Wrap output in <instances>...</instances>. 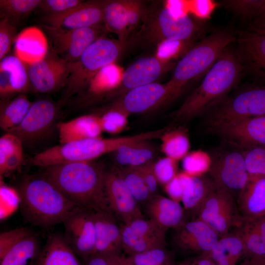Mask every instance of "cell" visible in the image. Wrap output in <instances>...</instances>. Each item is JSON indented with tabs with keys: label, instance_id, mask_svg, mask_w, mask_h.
Returning <instances> with one entry per match:
<instances>
[{
	"label": "cell",
	"instance_id": "cell-1",
	"mask_svg": "<svg viewBox=\"0 0 265 265\" xmlns=\"http://www.w3.org/2000/svg\"><path fill=\"white\" fill-rule=\"evenodd\" d=\"M42 168L41 176L72 202L89 211L110 212L105 186L106 169L102 163L92 160Z\"/></svg>",
	"mask_w": 265,
	"mask_h": 265
},
{
	"label": "cell",
	"instance_id": "cell-2",
	"mask_svg": "<svg viewBox=\"0 0 265 265\" xmlns=\"http://www.w3.org/2000/svg\"><path fill=\"white\" fill-rule=\"evenodd\" d=\"M17 190L23 217L32 226L50 228L63 223L73 214L85 209L67 198L42 176H24Z\"/></svg>",
	"mask_w": 265,
	"mask_h": 265
},
{
	"label": "cell",
	"instance_id": "cell-3",
	"mask_svg": "<svg viewBox=\"0 0 265 265\" xmlns=\"http://www.w3.org/2000/svg\"><path fill=\"white\" fill-rule=\"evenodd\" d=\"M243 69L235 51L227 48L204 76L199 86L172 114L178 122L191 120L208 112L238 84Z\"/></svg>",
	"mask_w": 265,
	"mask_h": 265
},
{
	"label": "cell",
	"instance_id": "cell-4",
	"mask_svg": "<svg viewBox=\"0 0 265 265\" xmlns=\"http://www.w3.org/2000/svg\"><path fill=\"white\" fill-rule=\"evenodd\" d=\"M205 30L203 23L184 13L176 15L169 6L158 4L147 7L140 26L128 43L129 46L158 45L166 41L196 40Z\"/></svg>",
	"mask_w": 265,
	"mask_h": 265
},
{
	"label": "cell",
	"instance_id": "cell-5",
	"mask_svg": "<svg viewBox=\"0 0 265 265\" xmlns=\"http://www.w3.org/2000/svg\"><path fill=\"white\" fill-rule=\"evenodd\" d=\"M236 36L223 30L214 31L196 43L175 65L166 82L177 99L188 82L204 76Z\"/></svg>",
	"mask_w": 265,
	"mask_h": 265
},
{
	"label": "cell",
	"instance_id": "cell-6",
	"mask_svg": "<svg viewBox=\"0 0 265 265\" xmlns=\"http://www.w3.org/2000/svg\"><path fill=\"white\" fill-rule=\"evenodd\" d=\"M128 48L127 42L105 36L94 42L78 60L69 63L70 74L59 104L81 94L98 73L114 64Z\"/></svg>",
	"mask_w": 265,
	"mask_h": 265
},
{
	"label": "cell",
	"instance_id": "cell-7",
	"mask_svg": "<svg viewBox=\"0 0 265 265\" xmlns=\"http://www.w3.org/2000/svg\"><path fill=\"white\" fill-rule=\"evenodd\" d=\"M137 140L136 136L132 135L108 138L100 137L59 144L36 154L30 159L29 164L42 168L65 163L92 161Z\"/></svg>",
	"mask_w": 265,
	"mask_h": 265
},
{
	"label": "cell",
	"instance_id": "cell-8",
	"mask_svg": "<svg viewBox=\"0 0 265 265\" xmlns=\"http://www.w3.org/2000/svg\"><path fill=\"white\" fill-rule=\"evenodd\" d=\"M208 112L210 121H230L265 115V85L256 84L226 97Z\"/></svg>",
	"mask_w": 265,
	"mask_h": 265
},
{
	"label": "cell",
	"instance_id": "cell-9",
	"mask_svg": "<svg viewBox=\"0 0 265 265\" xmlns=\"http://www.w3.org/2000/svg\"><path fill=\"white\" fill-rule=\"evenodd\" d=\"M195 218L212 228L221 237L238 228L243 222L236 198L231 193L217 188L205 199Z\"/></svg>",
	"mask_w": 265,
	"mask_h": 265
},
{
	"label": "cell",
	"instance_id": "cell-10",
	"mask_svg": "<svg viewBox=\"0 0 265 265\" xmlns=\"http://www.w3.org/2000/svg\"><path fill=\"white\" fill-rule=\"evenodd\" d=\"M42 26L50 49L68 63L78 60L91 44L108 31L105 26L70 30Z\"/></svg>",
	"mask_w": 265,
	"mask_h": 265
},
{
	"label": "cell",
	"instance_id": "cell-11",
	"mask_svg": "<svg viewBox=\"0 0 265 265\" xmlns=\"http://www.w3.org/2000/svg\"><path fill=\"white\" fill-rule=\"evenodd\" d=\"M60 104L48 99L33 102L22 122L6 132L15 135L23 146H33L46 138L55 125Z\"/></svg>",
	"mask_w": 265,
	"mask_h": 265
},
{
	"label": "cell",
	"instance_id": "cell-12",
	"mask_svg": "<svg viewBox=\"0 0 265 265\" xmlns=\"http://www.w3.org/2000/svg\"><path fill=\"white\" fill-rule=\"evenodd\" d=\"M175 99L167 83L155 82L134 88L107 106L130 115L156 110Z\"/></svg>",
	"mask_w": 265,
	"mask_h": 265
},
{
	"label": "cell",
	"instance_id": "cell-13",
	"mask_svg": "<svg viewBox=\"0 0 265 265\" xmlns=\"http://www.w3.org/2000/svg\"><path fill=\"white\" fill-rule=\"evenodd\" d=\"M27 65L32 89L40 93H51L64 88L70 74V63L51 49L42 59Z\"/></svg>",
	"mask_w": 265,
	"mask_h": 265
},
{
	"label": "cell",
	"instance_id": "cell-14",
	"mask_svg": "<svg viewBox=\"0 0 265 265\" xmlns=\"http://www.w3.org/2000/svg\"><path fill=\"white\" fill-rule=\"evenodd\" d=\"M146 6L136 0H107L104 8V26L115 33L118 40L128 42L133 30L141 24Z\"/></svg>",
	"mask_w": 265,
	"mask_h": 265
},
{
	"label": "cell",
	"instance_id": "cell-15",
	"mask_svg": "<svg viewBox=\"0 0 265 265\" xmlns=\"http://www.w3.org/2000/svg\"><path fill=\"white\" fill-rule=\"evenodd\" d=\"M212 132L249 150L265 147V115L230 121H209Z\"/></svg>",
	"mask_w": 265,
	"mask_h": 265
},
{
	"label": "cell",
	"instance_id": "cell-16",
	"mask_svg": "<svg viewBox=\"0 0 265 265\" xmlns=\"http://www.w3.org/2000/svg\"><path fill=\"white\" fill-rule=\"evenodd\" d=\"M217 189L227 191L236 198L246 185L249 174L243 153H226L212 159L209 171Z\"/></svg>",
	"mask_w": 265,
	"mask_h": 265
},
{
	"label": "cell",
	"instance_id": "cell-17",
	"mask_svg": "<svg viewBox=\"0 0 265 265\" xmlns=\"http://www.w3.org/2000/svg\"><path fill=\"white\" fill-rule=\"evenodd\" d=\"M175 66V63L171 60L159 56L139 58L125 70L109 100L119 98L134 88L155 82L159 77Z\"/></svg>",
	"mask_w": 265,
	"mask_h": 265
},
{
	"label": "cell",
	"instance_id": "cell-18",
	"mask_svg": "<svg viewBox=\"0 0 265 265\" xmlns=\"http://www.w3.org/2000/svg\"><path fill=\"white\" fill-rule=\"evenodd\" d=\"M166 231L144 217L121 223L122 248L127 255L165 247Z\"/></svg>",
	"mask_w": 265,
	"mask_h": 265
},
{
	"label": "cell",
	"instance_id": "cell-19",
	"mask_svg": "<svg viewBox=\"0 0 265 265\" xmlns=\"http://www.w3.org/2000/svg\"><path fill=\"white\" fill-rule=\"evenodd\" d=\"M106 0L82 1L77 6L57 14L44 15L43 26L62 29L105 26L104 12Z\"/></svg>",
	"mask_w": 265,
	"mask_h": 265
},
{
	"label": "cell",
	"instance_id": "cell-20",
	"mask_svg": "<svg viewBox=\"0 0 265 265\" xmlns=\"http://www.w3.org/2000/svg\"><path fill=\"white\" fill-rule=\"evenodd\" d=\"M175 230L173 244L178 250L186 254H209L220 238L212 228L198 218L186 220Z\"/></svg>",
	"mask_w": 265,
	"mask_h": 265
},
{
	"label": "cell",
	"instance_id": "cell-21",
	"mask_svg": "<svg viewBox=\"0 0 265 265\" xmlns=\"http://www.w3.org/2000/svg\"><path fill=\"white\" fill-rule=\"evenodd\" d=\"M105 186L109 210L121 223L144 217L139 203L115 168L106 170Z\"/></svg>",
	"mask_w": 265,
	"mask_h": 265
},
{
	"label": "cell",
	"instance_id": "cell-22",
	"mask_svg": "<svg viewBox=\"0 0 265 265\" xmlns=\"http://www.w3.org/2000/svg\"><path fill=\"white\" fill-rule=\"evenodd\" d=\"M63 238L81 260L95 254L96 232L92 212L82 209L64 222Z\"/></svg>",
	"mask_w": 265,
	"mask_h": 265
},
{
	"label": "cell",
	"instance_id": "cell-23",
	"mask_svg": "<svg viewBox=\"0 0 265 265\" xmlns=\"http://www.w3.org/2000/svg\"><path fill=\"white\" fill-rule=\"evenodd\" d=\"M235 52L244 72L257 84L265 85V34L252 31L238 33Z\"/></svg>",
	"mask_w": 265,
	"mask_h": 265
},
{
	"label": "cell",
	"instance_id": "cell-24",
	"mask_svg": "<svg viewBox=\"0 0 265 265\" xmlns=\"http://www.w3.org/2000/svg\"><path fill=\"white\" fill-rule=\"evenodd\" d=\"M0 60L1 100L26 94L32 90L26 63L15 54L6 55Z\"/></svg>",
	"mask_w": 265,
	"mask_h": 265
},
{
	"label": "cell",
	"instance_id": "cell-25",
	"mask_svg": "<svg viewBox=\"0 0 265 265\" xmlns=\"http://www.w3.org/2000/svg\"><path fill=\"white\" fill-rule=\"evenodd\" d=\"M96 232L95 254H119L122 250L121 224L111 212L91 211Z\"/></svg>",
	"mask_w": 265,
	"mask_h": 265
},
{
	"label": "cell",
	"instance_id": "cell-26",
	"mask_svg": "<svg viewBox=\"0 0 265 265\" xmlns=\"http://www.w3.org/2000/svg\"><path fill=\"white\" fill-rule=\"evenodd\" d=\"M244 220L265 215V176L249 174L248 182L236 198Z\"/></svg>",
	"mask_w": 265,
	"mask_h": 265
},
{
	"label": "cell",
	"instance_id": "cell-27",
	"mask_svg": "<svg viewBox=\"0 0 265 265\" xmlns=\"http://www.w3.org/2000/svg\"><path fill=\"white\" fill-rule=\"evenodd\" d=\"M145 204L148 218L166 231L176 229L186 221L183 207L169 197L155 194Z\"/></svg>",
	"mask_w": 265,
	"mask_h": 265
},
{
	"label": "cell",
	"instance_id": "cell-28",
	"mask_svg": "<svg viewBox=\"0 0 265 265\" xmlns=\"http://www.w3.org/2000/svg\"><path fill=\"white\" fill-rule=\"evenodd\" d=\"M60 144L101 137L103 132L98 116L95 113L57 124Z\"/></svg>",
	"mask_w": 265,
	"mask_h": 265
},
{
	"label": "cell",
	"instance_id": "cell-29",
	"mask_svg": "<svg viewBox=\"0 0 265 265\" xmlns=\"http://www.w3.org/2000/svg\"><path fill=\"white\" fill-rule=\"evenodd\" d=\"M48 50L45 34L34 26L23 30L17 35L14 43V54L26 64L42 59Z\"/></svg>",
	"mask_w": 265,
	"mask_h": 265
},
{
	"label": "cell",
	"instance_id": "cell-30",
	"mask_svg": "<svg viewBox=\"0 0 265 265\" xmlns=\"http://www.w3.org/2000/svg\"><path fill=\"white\" fill-rule=\"evenodd\" d=\"M180 174L184 185L181 202L185 211L192 213L193 219L205 199L216 187L212 178L205 175L192 176L184 172Z\"/></svg>",
	"mask_w": 265,
	"mask_h": 265
},
{
	"label": "cell",
	"instance_id": "cell-31",
	"mask_svg": "<svg viewBox=\"0 0 265 265\" xmlns=\"http://www.w3.org/2000/svg\"><path fill=\"white\" fill-rule=\"evenodd\" d=\"M63 235L50 234L42 247L36 265H82Z\"/></svg>",
	"mask_w": 265,
	"mask_h": 265
},
{
	"label": "cell",
	"instance_id": "cell-32",
	"mask_svg": "<svg viewBox=\"0 0 265 265\" xmlns=\"http://www.w3.org/2000/svg\"><path fill=\"white\" fill-rule=\"evenodd\" d=\"M150 140L122 146L109 154L118 167H136L152 160L157 152Z\"/></svg>",
	"mask_w": 265,
	"mask_h": 265
},
{
	"label": "cell",
	"instance_id": "cell-33",
	"mask_svg": "<svg viewBox=\"0 0 265 265\" xmlns=\"http://www.w3.org/2000/svg\"><path fill=\"white\" fill-rule=\"evenodd\" d=\"M42 248L34 232L21 239L0 258V265H36Z\"/></svg>",
	"mask_w": 265,
	"mask_h": 265
},
{
	"label": "cell",
	"instance_id": "cell-34",
	"mask_svg": "<svg viewBox=\"0 0 265 265\" xmlns=\"http://www.w3.org/2000/svg\"><path fill=\"white\" fill-rule=\"evenodd\" d=\"M216 265H240L244 258L242 239L236 231L220 237L215 247L208 254Z\"/></svg>",
	"mask_w": 265,
	"mask_h": 265
},
{
	"label": "cell",
	"instance_id": "cell-35",
	"mask_svg": "<svg viewBox=\"0 0 265 265\" xmlns=\"http://www.w3.org/2000/svg\"><path fill=\"white\" fill-rule=\"evenodd\" d=\"M32 103L26 94L0 100V128L6 132L17 127L25 117Z\"/></svg>",
	"mask_w": 265,
	"mask_h": 265
},
{
	"label": "cell",
	"instance_id": "cell-36",
	"mask_svg": "<svg viewBox=\"0 0 265 265\" xmlns=\"http://www.w3.org/2000/svg\"><path fill=\"white\" fill-rule=\"evenodd\" d=\"M159 139L160 151L166 157L179 161L189 153V139L183 128L167 129Z\"/></svg>",
	"mask_w": 265,
	"mask_h": 265
},
{
	"label": "cell",
	"instance_id": "cell-37",
	"mask_svg": "<svg viewBox=\"0 0 265 265\" xmlns=\"http://www.w3.org/2000/svg\"><path fill=\"white\" fill-rule=\"evenodd\" d=\"M41 2V0H0V19H7L16 26L38 7Z\"/></svg>",
	"mask_w": 265,
	"mask_h": 265
},
{
	"label": "cell",
	"instance_id": "cell-38",
	"mask_svg": "<svg viewBox=\"0 0 265 265\" xmlns=\"http://www.w3.org/2000/svg\"><path fill=\"white\" fill-rule=\"evenodd\" d=\"M132 196L138 203H146L152 196L137 167H115Z\"/></svg>",
	"mask_w": 265,
	"mask_h": 265
},
{
	"label": "cell",
	"instance_id": "cell-39",
	"mask_svg": "<svg viewBox=\"0 0 265 265\" xmlns=\"http://www.w3.org/2000/svg\"><path fill=\"white\" fill-rule=\"evenodd\" d=\"M132 265H176L174 253L165 247L126 256Z\"/></svg>",
	"mask_w": 265,
	"mask_h": 265
},
{
	"label": "cell",
	"instance_id": "cell-40",
	"mask_svg": "<svg viewBox=\"0 0 265 265\" xmlns=\"http://www.w3.org/2000/svg\"><path fill=\"white\" fill-rule=\"evenodd\" d=\"M99 117L103 132L116 134L123 131L128 123L126 113L108 106L95 112Z\"/></svg>",
	"mask_w": 265,
	"mask_h": 265
},
{
	"label": "cell",
	"instance_id": "cell-41",
	"mask_svg": "<svg viewBox=\"0 0 265 265\" xmlns=\"http://www.w3.org/2000/svg\"><path fill=\"white\" fill-rule=\"evenodd\" d=\"M212 161L208 154L201 150L189 152L182 159L184 172L192 176H200L209 172Z\"/></svg>",
	"mask_w": 265,
	"mask_h": 265
},
{
	"label": "cell",
	"instance_id": "cell-42",
	"mask_svg": "<svg viewBox=\"0 0 265 265\" xmlns=\"http://www.w3.org/2000/svg\"><path fill=\"white\" fill-rule=\"evenodd\" d=\"M23 144L15 135L5 132L0 138V170L6 160L16 153L23 151Z\"/></svg>",
	"mask_w": 265,
	"mask_h": 265
},
{
	"label": "cell",
	"instance_id": "cell-43",
	"mask_svg": "<svg viewBox=\"0 0 265 265\" xmlns=\"http://www.w3.org/2000/svg\"><path fill=\"white\" fill-rule=\"evenodd\" d=\"M178 162L166 156L154 162V171L159 184L164 186L176 176Z\"/></svg>",
	"mask_w": 265,
	"mask_h": 265
},
{
	"label": "cell",
	"instance_id": "cell-44",
	"mask_svg": "<svg viewBox=\"0 0 265 265\" xmlns=\"http://www.w3.org/2000/svg\"><path fill=\"white\" fill-rule=\"evenodd\" d=\"M243 154L249 174L265 176V147L247 150Z\"/></svg>",
	"mask_w": 265,
	"mask_h": 265
},
{
	"label": "cell",
	"instance_id": "cell-45",
	"mask_svg": "<svg viewBox=\"0 0 265 265\" xmlns=\"http://www.w3.org/2000/svg\"><path fill=\"white\" fill-rule=\"evenodd\" d=\"M16 26L7 19L0 20V60L2 59L10 51L14 43L16 34Z\"/></svg>",
	"mask_w": 265,
	"mask_h": 265
},
{
	"label": "cell",
	"instance_id": "cell-46",
	"mask_svg": "<svg viewBox=\"0 0 265 265\" xmlns=\"http://www.w3.org/2000/svg\"><path fill=\"white\" fill-rule=\"evenodd\" d=\"M33 231L28 227H20L0 234V258L14 244L24 237L32 234Z\"/></svg>",
	"mask_w": 265,
	"mask_h": 265
},
{
	"label": "cell",
	"instance_id": "cell-47",
	"mask_svg": "<svg viewBox=\"0 0 265 265\" xmlns=\"http://www.w3.org/2000/svg\"><path fill=\"white\" fill-rule=\"evenodd\" d=\"M82 1L80 0H43L38 8L45 15L57 14L73 8Z\"/></svg>",
	"mask_w": 265,
	"mask_h": 265
},
{
	"label": "cell",
	"instance_id": "cell-48",
	"mask_svg": "<svg viewBox=\"0 0 265 265\" xmlns=\"http://www.w3.org/2000/svg\"><path fill=\"white\" fill-rule=\"evenodd\" d=\"M222 3L238 14L251 19L255 11L257 0H224Z\"/></svg>",
	"mask_w": 265,
	"mask_h": 265
},
{
	"label": "cell",
	"instance_id": "cell-49",
	"mask_svg": "<svg viewBox=\"0 0 265 265\" xmlns=\"http://www.w3.org/2000/svg\"><path fill=\"white\" fill-rule=\"evenodd\" d=\"M154 162L152 160L140 166L136 167L152 195L156 194L159 184L154 171Z\"/></svg>",
	"mask_w": 265,
	"mask_h": 265
},
{
	"label": "cell",
	"instance_id": "cell-50",
	"mask_svg": "<svg viewBox=\"0 0 265 265\" xmlns=\"http://www.w3.org/2000/svg\"><path fill=\"white\" fill-rule=\"evenodd\" d=\"M251 19L250 31L265 34V0H257L255 13Z\"/></svg>",
	"mask_w": 265,
	"mask_h": 265
},
{
	"label": "cell",
	"instance_id": "cell-51",
	"mask_svg": "<svg viewBox=\"0 0 265 265\" xmlns=\"http://www.w3.org/2000/svg\"><path fill=\"white\" fill-rule=\"evenodd\" d=\"M165 190L169 198L175 201H181L184 185L180 173L164 186Z\"/></svg>",
	"mask_w": 265,
	"mask_h": 265
},
{
	"label": "cell",
	"instance_id": "cell-52",
	"mask_svg": "<svg viewBox=\"0 0 265 265\" xmlns=\"http://www.w3.org/2000/svg\"><path fill=\"white\" fill-rule=\"evenodd\" d=\"M194 13L200 19L205 20L210 17L216 6V3L212 0H196L194 3Z\"/></svg>",
	"mask_w": 265,
	"mask_h": 265
},
{
	"label": "cell",
	"instance_id": "cell-53",
	"mask_svg": "<svg viewBox=\"0 0 265 265\" xmlns=\"http://www.w3.org/2000/svg\"><path fill=\"white\" fill-rule=\"evenodd\" d=\"M176 265H216L208 254L196 255L176 262Z\"/></svg>",
	"mask_w": 265,
	"mask_h": 265
},
{
	"label": "cell",
	"instance_id": "cell-54",
	"mask_svg": "<svg viewBox=\"0 0 265 265\" xmlns=\"http://www.w3.org/2000/svg\"><path fill=\"white\" fill-rule=\"evenodd\" d=\"M81 263L82 265H114L108 254H95Z\"/></svg>",
	"mask_w": 265,
	"mask_h": 265
},
{
	"label": "cell",
	"instance_id": "cell-55",
	"mask_svg": "<svg viewBox=\"0 0 265 265\" xmlns=\"http://www.w3.org/2000/svg\"><path fill=\"white\" fill-rule=\"evenodd\" d=\"M244 265H265V255L259 258L245 262Z\"/></svg>",
	"mask_w": 265,
	"mask_h": 265
}]
</instances>
